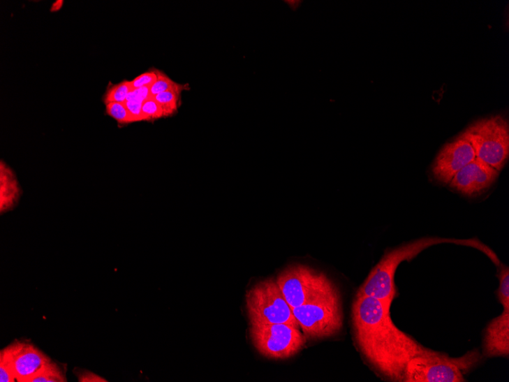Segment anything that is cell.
I'll list each match as a JSON object with an SVG mask.
<instances>
[{
    "label": "cell",
    "instance_id": "d4e9b609",
    "mask_svg": "<svg viewBox=\"0 0 509 382\" xmlns=\"http://www.w3.org/2000/svg\"><path fill=\"white\" fill-rule=\"evenodd\" d=\"M77 374L80 382H107L105 379L88 370H80Z\"/></svg>",
    "mask_w": 509,
    "mask_h": 382
},
{
    "label": "cell",
    "instance_id": "d6986e66",
    "mask_svg": "<svg viewBox=\"0 0 509 382\" xmlns=\"http://www.w3.org/2000/svg\"><path fill=\"white\" fill-rule=\"evenodd\" d=\"M499 272V288L498 297L504 310H509V270L502 265Z\"/></svg>",
    "mask_w": 509,
    "mask_h": 382
},
{
    "label": "cell",
    "instance_id": "9a60e30c",
    "mask_svg": "<svg viewBox=\"0 0 509 382\" xmlns=\"http://www.w3.org/2000/svg\"><path fill=\"white\" fill-rule=\"evenodd\" d=\"M181 94L182 92L179 91H167L154 96L155 101L162 107L165 118L177 112L180 105Z\"/></svg>",
    "mask_w": 509,
    "mask_h": 382
},
{
    "label": "cell",
    "instance_id": "4fadbf2b",
    "mask_svg": "<svg viewBox=\"0 0 509 382\" xmlns=\"http://www.w3.org/2000/svg\"><path fill=\"white\" fill-rule=\"evenodd\" d=\"M21 189L13 170L1 161L0 165V211L6 212L18 203Z\"/></svg>",
    "mask_w": 509,
    "mask_h": 382
},
{
    "label": "cell",
    "instance_id": "ac0fdd59",
    "mask_svg": "<svg viewBox=\"0 0 509 382\" xmlns=\"http://www.w3.org/2000/svg\"><path fill=\"white\" fill-rule=\"evenodd\" d=\"M105 111L108 116H110L119 124H129L133 123V120L124 103H111L105 105Z\"/></svg>",
    "mask_w": 509,
    "mask_h": 382
},
{
    "label": "cell",
    "instance_id": "7402d4cb",
    "mask_svg": "<svg viewBox=\"0 0 509 382\" xmlns=\"http://www.w3.org/2000/svg\"><path fill=\"white\" fill-rule=\"evenodd\" d=\"M157 80L156 70L150 71L142 73L135 80L131 81L133 89H138L145 87H152Z\"/></svg>",
    "mask_w": 509,
    "mask_h": 382
},
{
    "label": "cell",
    "instance_id": "484cf974",
    "mask_svg": "<svg viewBox=\"0 0 509 382\" xmlns=\"http://www.w3.org/2000/svg\"><path fill=\"white\" fill-rule=\"evenodd\" d=\"M64 5L63 0H57L55 3H53L52 8H51V12L55 13L57 11H59L62 6Z\"/></svg>",
    "mask_w": 509,
    "mask_h": 382
},
{
    "label": "cell",
    "instance_id": "3957f363",
    "mask_svg": "<svg viewBox=\"0 0 509 382\" xmlns=\"http://www.w3.org/2000/svg\"><path fill=\"white\" fill-rule=\"evenodd\" d=\"M477 350L458 358L425 348L408 363L404 382H462L464 376L481 362Z\"/></svg>",
    "mask_w": 509,
    "mask_h": 382
},
{
    "label": "cell",
    "instance_id": "8992f818",
    "mask_svg": "<svg viewBox=\"0 0 509 382\" xmlns=\"http://www.w3.org/2000/svg\"><path fill=\"white\" fill-rule=\"evenodd\" d=\"M246 306L250 323H286L300 328L275 279L258 281L248 290Z\"/></svg>",
    "mask_w": 509,
    "mask_h": 382
},
{
    "label": "cell",
    "instance_id": "52a82bcc",
    "mask_svg": "<svg viewBox=\"0 0 509 382\" xmlns=\"http://www.w3.org/2000/svg\"><path fill=\"white\" fill-rule=\"evenodd\" d=\"M292 311L306 339L329 338L339 334L344 326L339 290Z\"/></svg>",
    "mask_w": 509,
    "mask_h": 382
},
{
    "label": "cell",
    "instance_id": "ffe728a7",
    "mask_svg": "<svg viewBox=\"0 0 509 382\" xmlns=\"http://www.w3.org/2000/svg\"><path fill=\"white\" fill-rule=\"evenodd\" d=\"M142 112H143L145 121H154L165 118L162 107L158 104L154 97H149L142 105Z\"/></svg>",
    "mask_w": 509,
    "mask_h": 382
},
{
    "label": "cell",
    "instance_id": "8fae6325",
    "mask_svg": "<svg viewBox=\"0 0 509 382\" xmlns=\"http://www.w3.org/2000/svg\"><path fill=\"white\" fill-rule=\"evenodd\" d=\"M10 357L16 381L31 382L52 360L32 344L16 340L5 348Z\"/></svg>",
    "mask_w": 509,
    "mask_h": 382
},
{
    "label": "cell",
    "instance_id": "5bb4252c",
    "mask_svg": "<svg viewBox=\"0 0 509 382\" xmlns=\"http://www.w3.org/2000/svg\"><path fill=\"white\" fill-rule=\"evenodd\" d=\"M133 89L131 81L125 80L118 85H111L107 88L103 98V103L105 105L111 103H124Z\"/></svg>",
    "mask_w": 509,
    "mask_h": 382
},
{
    "label": "cell",
    "instance_id": "44dd1931",
    "mask_svg": "<svg viewBox=\"0 0 509 382\" xmlns=\"http://www.w3.org/2000/svg\"><path fill=\"white\" fill-rule=\"evenodd\" d=\"M15 381L12 360L3 348L0 353V381L14 382Z\"/></svg>",
    "mask_w": 509,
    "mask_h": 382
},
{
    "label": "cell",
    "instance_id": "7c38bea8",
    "mask_svg": "<svg viewBox=\"0 0 509 382\" xmlns=\"http://www.w3.org/2000/svg\"><path fill=\"white\" fill-rule=\"evenodd\" d=\"M509 354V310H504L488 325L483 342V355L487 357Z\"/></svg>",
    "mask_w": 509,
    "mask_h": 382
},
{
    "label": "cell",
    "instance_id": "7a4b0ae2",
    "mask_svg": "<svg viewBox=\"0 0 509 382\" xmlns=\"http://www.w3.org/2000/svg\"><path fill=\"white\" fill-rule=\"evenodd\" d=\"M441 244H454L469 247L481 251L483 243L478 238L460 240L439 237H424L390 249L380 262L371 271L368 278L358 290L357 295L378 299L390 311V306L396 297L395 273L399 265L411 260L427 249Z\"/></svg>",
    "mask_w": 509,
    "mask_h": 382
},
{
    "label": "cell",
    "instance_id": "2e32d148",
    "mask_svg": "<svg viewBox=\"0 0 509 382\" xmlns=\"http://www.w3.org/2000/svg\"><path fill=\"white\" fill-rule=\"evenodd\" d=\"M157 80L154 84L150 87V96L154 97L158 94L167 92V91H179L182 92L188 89V85H182L172 80L168 76H166L162 71L156 70Z\"/></svg>",
    "mask_w": 509,
    "mask_h": 382
},
{
    "label": "cell",
    "instance_id": "cb8c5ba5",
    "mask_svg": "<svg viewBox=\"0 0 509 382\" xmlns=\"http://www.w3.org/2000/svg\"><path fill=\"white\" fill-rule=\"evenodd\" d=\"M127 109L133 120V122L145 121L143 112H142V105L143 103L139 102H124Z\"/></svg>",
    "mask_w": 509,
    "mask_h": 382
},
{
    "label": "cell",
    "instance_id": "5b68a950",
    "mask_svg": "<svg viewBox=\"0 0 509 382\" xmlns=\"http://www.w3.org/2000/svg\"><path fill=\"white\" fill-rule=\"evenodd\" d=\"M276 281L291 309L339 291L327 274L303 264L288 265L279 274Z\"/></svg>",
    "mask_w": 509,
    "mask_h": 382
},
{
    "label": "cell",
    "instance_id": "30bf717a",
    "mask_svg": "<svg viewBox=\"0 0 509 382\" xmlns=\"http://www.w3.org/2000/svg\"><path fill=\"white\" fill-rule=\"evenodd\" d=\"M499 176L498 170L475 157L456 174L448 186L464 196L477 197L486 193Z\"/></svg>",
    "mask_w": 509,
    "mask_h": 382
},
{
    "label": "cell",
    "instance_id": "e0dca14e",
    "mask_svg": "<svg viewBox=\"0 0 509 382\" xmlns=\"http://www.w3.org/2000/svg\"><path fill=\"white\" fill-rule=\"evenodd\" d=\"M61 368L56 362H48L31 382H66Z\"/></svg>",
    "mask_w": 509,
    "mask_h": 382
},
{
    "label": "cell",
    "instance_id": "6da1fadb",
    "mask_svg": "<svg viewBox=\"0 0 509 382\" xmlns=\"http://www.w3.org/2000/svg\"><path fill=\"white\" fill-rule=\"evenodd\" d=\"M352 314L356 344L365 360L385 379L404 382L408 363L427 348L398 329L376 298L356 295Z\"/></svg>",
    "mask_w": 509,
    "mask_h": 382
},
{
    "label": "cell",
    "instance_id": "603a6c76",
    "mask_svg": "<svg viewBox=\"0 0 509 382\" xmlns=\"http://www.w3.org/2000/svg\"><path fill=\"white\" fill-rule=\"evenodd\" d=\"M149 89L150 87L133 89L131 91L126 101L144 103L148 98L152 97L150 96Z\"/></svg>",
    "mask_w": 509,
    "mask_h": 382
},
{
    "label": "cell",
    "instance_id": "277c9868",
    "mask_svg": "<svg viewBox=\"0 0 509 382\" xmlns=\"http://www.w3.org/2000/svg\"><path fill=\"white\" fill-rule=\"evenodd\" d=\"M463 134L473 147L475 157L499 172L509 156V124L503 115L475 121Z\"/></svg>",
    "mask_w": 509,
    "mask_h": 382
},
{
    "label": "cell",
    "instance_id": "9c48e42d",
    "mask_svg": "<svg viewBox=\"0 0 509 382\" xmlns=\"http://www.w3.org/2000/svg\"><path fill=\"white\" fill-rule=\"evenodd\" d=\"M475 159L473 146L462 133L440 149L431 165V177L438 184L448 186L456 174Z\"/></svg>",
    "mask_w": 509,
    "mask_h": 382
},
{
    "label": "cell",
    "instance_id": "ba28073f",
    "mask_svg": "<svg viewBox=\"0 0 509 382\" xmlns=\"http://www.w3.org/2000/svg\"><path fill=\"white\" fill-rule=\"evenodd\" d=\"M249 335L258 353L274 360L291 358L307 341L300 328L286 323H250Z\"/></svg>",
    "mask_w": 509,
    "mask_h": 382
}]
</instances>
